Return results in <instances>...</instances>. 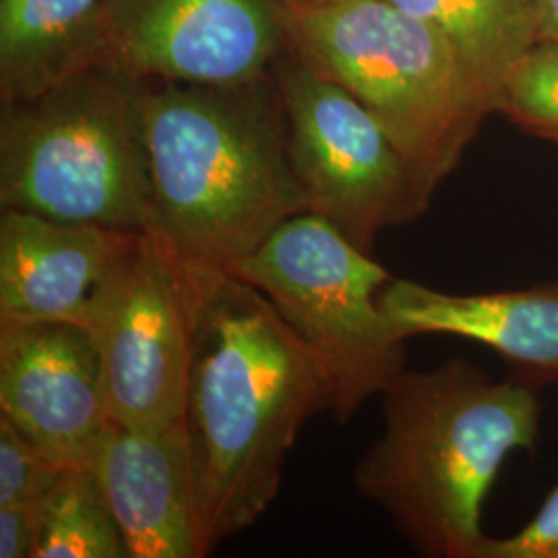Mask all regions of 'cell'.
Masks as SVG:
<instances>
[{"label":"cell","mask_w":558,"mask_h":558,"mask_svg":"<svg viewBox=\"0 0 558 558\" xmlns=\"http://www.w3.org/2000/svg\"><path fill=\"white\" fill-rule=\"evenodd\" d=\"M34 558H129L100 484L89 468H64L41 505Z\"/></svg>","instance_id":"obj_16"},{"label":"cell","mask_w":558,"mask_h":558,"mask_svg":"<svg viewBox=\"0 0 558 558\" xmlns=\"http://www.w3.org/2000/svg\"><path fill=\"white\" fill-rule=\"evenodd\" d=\"M41 502L0 507V558H34L41 532Z\"/></svg>","instance_id":"obj_20"},{"label":"cell","mask_w":558,"mask_h":558,"mask_svg":"<svg viewBox=\"0 0 558 558\" xmlns=\"http://www.w3.org/2000/svg\"><path fill=\"white\" fill-rule=\"evenodd\" d=\"M286 50L276 0H117L106 62L140 80L234 85L271 75Z\"/></svg>","instance_id":"obj_9"},{"label":"cell","mask_w":558,"mask_h":558,"mask_svg":"<svg viewBox=\"0 0 558 558\" xmlns=\"http://www.w3.org/2000/svg\"><path fill=\"white\" fill-rule=\"evenodd\" d=\"M276 2L283 11H308V9H319L338 0H276Z\"/></svg>","instance_id":"obj_22"},{"label":"cell","mask_w":558,"mask_h":558,"mask_svg":"<svg viewBox=\"0 0 558 558\" xmlns=\"http://www.w3.org/2000/svg\"><path fill=\"white\" fill-rule=\"evenodd\" d=\"M274 75L306 211L331 221L371 255L383 230L426 214L398 145L356 96L290 46Z\"/></svg>","instance_id":"obj_7"},{"label":"cell","mask_w":558,"mask_h":558,"mask_svg":"<svg viewBox=\"0 0 558 558\" xmlns=\"http://www.w3.org/2000/svg\"><path fill=\"white\" fill-rule=\"evenodd\" d=\"M140 234L2 209L0 320L87 327L104 283Z\"/></svg>","instance_id":"obj_11"},{"label":"cell","mask_w":558,"mask_h":558,"mask_svg":"<svg viewBox=\"0 0 558 558\" xmlns=\"http://www.w3.org/2000/svg\"><path fill=\"white\" fill-rule=\"evenodd\" d=\"M283 23L288 46L379 120L428 209L490 114L451 46L391 0L283 11Z\"/></svg>","instance_id":"obj_5"},{"label":"cell","mask_w":558,"mask_h":558,"mask_svg":"<svg viewBox=\"0 0 558 558\" xmlns=\"http://www.w3.org/2000/svg\"><path fill=\"white\" fill-rule=\"evenodd\" d=\"M495 112L558 145V40L534 41L500 83Z\"/></svg>","instance_id":"obj_17"},{"label":"cell","mask_w":558,"mask_h":558,"mask_svg":"<svg viewBox=\"0 0 558 558\" xmlns=\"http://www.w3.org/2000/svg\"><path fill=\"white\" fill-rule=\"evenodd\" d=\"M117 0H0V101L21 100L108 60Z\"/></svg>","instance_id":"obj_14"},{"label":"cell","mask_w":558,"mask_h":558,"mask_svg":"<svg viewBox=\"0 0 558 558\" xmlns=\"http://www.w3.org/2000/svg\"><path fill=\"white\" fill-rule=\"evenodd\" d=\"M538 40H558V0H538Z\"/></svg>","instance_id":"obj_21"},{"label":"cell","mask_w":558,"mask_h":558,"mask_svg":"<svg viewBox=\"0 0 558 558\" xmlns=\"http://www.w3.org/2000/svg\"><path fill=\"white\" fill-rule=\"evenodd\" d=\"M380 308L401 339L453 336L497 352L534 387L558 383V281L523 290L451 294L393 278Z\"/></svg>","instance_id":"obj_13"},{"label":"cell","mask_w":558,"mask_h":558,"mask_svg":"<svg viewBox=\"0 0 558 558\" xmlns=\"http://www.w3.org/2000/svg\"><path fill=\"white\" fill-rule=\"evenodd\" d=\"M195 302V269L158 236L141 232L85 327L98 348L114 424L154 430L184 420Z\"/></svg>","instance_id":"obj_8"},{"label":"cell","mask_w":558,"mask_h":558,"mask_svg":"<svg viewBox=\"0 0 558 558\" xmlns=\"http://www.w3.org/2000/svg\"><path fill=\"white\" fill-rule=\"evenodd\" d=\"M129 558H203L184 420L135 430L110 422L87 465Z\"/></svg>","instance_id":"obj_12"},{"label":"cell","mask_w":558,"mask_h":558,"mask_svg":"<svg viewBox=\"0 0 558 558\" xmlns=\"http://www.w3.org/2000/svg\"><path fill=\"white\" fill-rule=\"evenodd\" d=\"M391 2L439 32L488 112L511 64L538 41V0Z\"/></svg>","instance_id":"obj_15"},{"label":"cell","mask_w":558,"mask_h":558,"mask_svg":"<svg viewBox=\"0 0 558 558\" xmlns=\"http://www.w3.org/2000/svg\"><path fill=\"white\" fill-rule=\"evenodd\" d=\"M476 558H558V486L518 534L507 538L486 536Z\"/></svg>","instance_id":"obj_19"},{"label":"cell","mask_w":558,"mask_h":558,"mask_svg":"<svg viewBox=\"0 0 558 558\" xmlns=\"http://www.w3.org/2000/svg\"><path fill=\"white\" fill-rule=\"evenodd\" d=\"M0 416L60 468H87L112 422L92 333L73 323L0 320Z\"/></svg>","instance_id":"obj_10"},{"label":"cell","mask_w":558,"mask_h":558,"mask_svg":"<svg viewBox=\"0 0 558 558\" xmlns=\"http://www.w3.org/2000/svg\"><path fill=\"white\" fill-rule=\"evenodd\" d=\"M62 470L15 424L0 416V507L41 502Z\"/></svg>","instance_id":"obj_18"},{"label":"cell","mask_w":558,"mask_h":558,"mask_svg":"<svg viewBox=\"0 0 558 558\" xmlns=\"http://www.w3.org/2000/svg\"><path fill=\"white\" fill-rule=\"evenodd\" d=\"M195 269L184 428L205 557L278 497L302 426L331 410L319 362L255 286Z\"/></svg>","instance_id":"obj_1"},{"label":"cell","mask_w":558,"mask_h":558,"mask_svg":"<svg viewBox=\"0 0 558 558\" xmlns=\"http://www.w3.org/2000/svg\"><path fill=\"white\" fill-rule=\"evenodd\" d=\"M380 398L383 433L354 465V488L420 557L476 558L486 538L482 505L500 468L536 447V387L451 359L403 368Z\"/></svg>","instance_id":"obj_3"},{"label":"cell","mask_w":558,"mask_h":558,"mask_svg":"<svg viewBox=\"0 0 558 558\" xmlns=\"http://www.w3.org/2000/svg\"><path fill=\"white\" fill-rule=\"evenodd\" d=\"M228 274L255 286L319 362L338 422L405 368V339L380 308L393 276L317 214L283 221Z\"/></svg>","instance_id":"obj_6"},{"label":"cell","mask_w":558,"mask_h":558,"mask_svg":"<svg viewBox=\"0 0 558 558\" xmlns=\"http://www.w3.org/2000/svg\"><path fill=\"white\" fill-rule=\"evenodd\" d=\"M145 89L147 81L101 62L0 101V207L154 232Z\"/></svg>","instance_id":"obj_4"},{"label":"cell","mask_w":558,"mask_h":558,"mask_svg":"<svg viewBox=\"0 0 558 558\" xmlns=\"http://www.w3.org/2000/svg\"><path fill=\"white\" fill-rule=\"evenodd\" d=\"M145 133L149 234L191 267L230 271L306 211L274 73L234 85L147 81Z\"/></svg>","instance_id":"obj_2"}]
</instances>
